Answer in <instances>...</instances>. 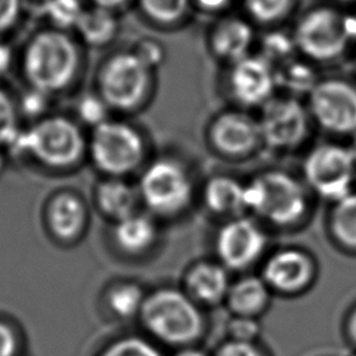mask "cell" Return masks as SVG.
I'll list each match as a JSON object with an SVG mask.
<instances>
[{"instance_id": "4dcf8cb0", "label": "cell", "mask_w": 356, "mask_h": 356, "mask_svg": "<svg viewBox=\"0 0 356 356\" xmlns=\"http://www.w3.org/2000/svg\"><path fill=\"white\" fill-rule=\"evenodd\" d=\"M293 51L298 50L292 33L289 35L284 32H270L261 39V49L259 54L267 58L274 67H278L293 58Z\"/></svg>"}, {"instance_id": "484cf974", "label": "cell", "mask_w": 356, "mask_h": 356, "mask_svg": "<svg viewBox=\"0 0 356 356\" xmlns=\"http://www.w3.org/2000/svg\"><path fill=\"white\" fill-rule=\"evenodd\" d=\"M278 88H282L286 95L299 97L300 95H309L317 83V76L306 61L291 58L286 63L275 67Z\"/></svg>"}, {"instance_id": "4316f807", "label": "cell", "mask_w": 356, "mask_h": 356, "mask_svg": "<svg viewBox=\"0 0 356 356\" xmlns=\"http://www.w3.org/2000/svg\"><path fill=\"white\" fill-rule=\"evenodd\" d=\"M142 14L159 26H175L185 21L193 0H136Z\"/></svg>"}, {"instance_id": "1f68e13d", "label": "cell", "mask_w": 356, "mask_h": 356, "mask_svg": "<svg viewBox=\"0 0 356 356\" xmlns=\"http://www.w3.org/2000/svg\"><path fill=\"white\" fill-rule=\"evenodd\" d=\"M17 102L8 92L0 88V147H6L21 131Z\"/></svg>"}, {"instance_id": "e0dca14e", "label": "cell", "mask_w": 356, "mask_h": 356, "mask_svg": "<svg viewBox=\"0 0 356 356\" xmlns=\"http://www.w3.org/2000/svg\"><path fill=\"white\" fill-rule=\"evenodd\" d=\"M44 222L49 234L64 243L82 236L88 225V207L82 197L71 191L53 195L44 207Z\"/></svg>"}, {"instance_id": "5bb4252c", "label": "cell", "mask_w": 356, "mask_h": 356, "mask_svg": "<svg viewBox=\"0 0 356 356\" xmlns=\"http://www.w3.org/2000/svg\"><path fill=\"white\" fill-rule=\"evenodd\" d=\"M316 271V261L306 250L282 248L266 259L260 275L273 292L296 295L313 284Z\"/></svg>"}, {"instance_id": "4fadbf2b", "label": "cell", "mask_w": 356, "mask_h": 356, "mask_svg": "<svg viewBox=\"0 0 356 356\" xmlns=\"http://www.w3.org/2000/svg\"><path fill=\"white\" fill-rule=\"evenodd\" d=\"M225 86L239 107L260 108L278 89L275 67L259 53H250L228 64Z\"/></svg>"}, {"instance_id": "8fae6325", "label": "cell", "mask_w": 356, "mask_h": 356, "mask_svg": "<svg viewBox=\"0 0 356 356\" xmlns=\"http://www.w3.org/2000/svg\"><path fill=\"white\" fill-rule=\"evenodd\" d=\"M313 122L324 131L352 136L356 132V83L343 78L318 79L307 95Z\"/></svg>"}, {"instance_id": "ffe728a7", "label": "cell", "mask_w": 356, "mask_h": 356, "mask_svg": "<svg viewBox=\"0 0 356 356\" xmlns=\"http://www.w3.org/2000/svg\"><path fill=\"white\" fill-rule=\"evenodd\" d=\"M93 200L99 213L113 222L140 210L136 185L125 178L104 177L95 188Z\"/></svg>"}, {"instance_id": "f35d334b", "label": "cell", "mask_w": 356, "mask_h": 356, "mask_svg": "<svg viewBox=\"0 0 356 356\" xmlns=\"http://www.w3.org/2000/svg\"><path fill=\"white\" fill-rule=\"evenodd\" d=\"M21 11L22 0H0V33L14 26Z\"/></svg>"}, {"instance_id": "9c48e42d", "label": "cell", "mask_w": 356, "mask_h": 356, "mask_svg": "<svg viewBox=\"0 0 356 356\" xmlns=\"http://www.w3.org/2000/svg\"><path fill=\"white\" fill-rule=\"evenodd\" d=\"M303 182L310 192L331 203L350 192L356 181V160L348 145L323 142L312 147L302 163Z\"/></svg>"}, {"instance_id": "d6986e66", "label": "cell", "mask_w": 356, "mask_h": 356, "mask_svg": "<svg viewBox=\"0 0 356 356\" xmlns=\"http://www.w3.org/2000/svg\"><path fill=\"white\" fill-rule=\"evenodd\" d=\"M111 239L114 246L124 254L142 256L157 243V218L146 210H138L113 222Z\"/></svg>"}, {"instance_id": "7402d4cb", "label": "cell", "mask_w": 356, "mask_h": 356, "mask_svg": "<svg viewBox=\"0 0 356 356\" xmlns=\"http://www.w3.org/2000/svg\"><path fill=\"white\" fill-rule=\"evenodd\" d=\"M271 293L261 275L246 274L231 282L225 305L232 316L259 317L268 307Z\"/></svg>"}, {"instance_id": "f1b7e54d", "label": "cell", "mask_w": 356, "mask_h": 356, "mask_svg": "<svg viewBox=\"0 0 356 356\" xmlns=\"http://www.w3.org/2000/svg\"><path fill=\"white\" fill-rule=\"evenodd\" d=\"M96 356H164L157 343L149 337L122 335L99 350Z\"/></svg>"}, {"instance_id": "2e32d148", "label": "cell", "mask_w": 356, "mask_h": 356, "mask_svg": "<svg viewBox=\"0 0 356 356\" xmlns=\"http://www.w3.org/2000/svg\"><path fill=\"white\" fill-rule=\"evenodd\" d=\"M207 44L213 56L227 64L246 57L254 44L252 21L234 14L221 15L209 28Z\"/></svg>"}, {"instance_id": "8d00e7d4", "label": "cell", "mask_w": 356, "mask_h": 356, "mask_svg": "<svg viewBox=\"0 0 356 356\" xmlns=\"http://www.w3.org/2000/svg\"><path fill=\"white\" fill-rule=\"evenodd\" d=\"M211 356H268V353L257 342L225 338Z\"/></svg>"}, {"instance_id": "d4e9b609", "label": "cell", "mask_w": 356, "mask_h": 356, "mask_svg": "<svg viewBox=\"0 0 356 356\" xmlns=\"http://www.w3.org/2000/svg\"><path fill=\"white\" fill-rule=\"evenodd\" d=\"M332 204L330 214L331 235L341 248L356 252V191Z\"/></svg>"}, {"instance_id": "277c9868", "label": "cell", "mask_w": 356, "mask_h": 356, "mask_svg": "<svg viewBox=\"0 0 356 356\" xmlns=\"http://www.w3.org/2000/svg\"><path fill=\"white\" fill-rule=\"evenodd\" d=\"M75 42L56 28L35 33L22 54V74L31 88L50 95L68 88L79 70Z\"/></svg>"}, {"instance_id": "cb8c5ba5", "label": "cell", "mask_w": 356, "mask_h": 356, "mask_svg": "<svg viewBox=\"0 0 356 356\" xmlns=\"http://www.w3.org/2000/svg\"><path fill=\"white\" fill-rule=\"evenodd\" d=\"M146 295L147 293L138 282L120 281L107 288L104 293V305L115 318H138L145 303Z\"/></svg>"}, {"instance_id": "b9f144b4", "label": "cell", "mask_w": 356, "mask_h": 356, "mask_svg": "<svg viewBox=\"0 0 356 356\" xmlns=\"http://www.w3.org/2000/svg\"><path fill=\"white\" fill-rule=\"evenodd\" d=\"M345 332H346L348 341L353 345V348L356 350V306L350 310L349 316L346 317Z\"/></svg>"}, {"instance_id": "ac0fdd59", "label": "cell", "mask_w": 356, "mask_h": 356, "mask_svg": "<svg viewBox=\"0 0 356 356\" xmlns=\"http://www.w3.org/2000/svg\"><path fill=\"white\" fill-rule=\"evenodd\" d=\"M228 271L218 260L197 261L185 273L184 289L200 306H217L231 286Z\"/></svg>"}, {"instance_id": "3957f363", "label": "cell", "mask_w": 356, "mask_h": 356, "mask_svg": "<svg viewBox=\"0 0 356 356\" xmlns=\"http://www.w3.org/2000/svg\"><path fill=\"white\" fill-rule=\"evenodd\" d=\"M310 191L306 184L284 170H267L245 182V206L273 227L291 228L309 211Z\"/></svg>"}, {"instance_id": "44dd1931", "label": "cell", "mask_w": 356, "mask_h": 356, "mask_svg": "<svg viewBox=\"0 0 356 356\" xmlns=\"http://www.w3.org/2000/svg\"><path fill=\"white\" fill-rule=\"evenodd\" d=\"M202 197L206 209L216 216L232 218L246 211L245 184L229 175L217 174L209 178Z\"/></svg>"}, {"instance_id": "30bf717a", "label": "cell", "mask_w": 356, "mask_h": 356, "mask_svg": "<svg viewBox=\"0 0 356 356\" xmlns=\"http://www.w3.org/2000/svg\"><path fill=\"white\" fill-rule=\"evenodd\" d=\"M257 121L261 143L278 152L298 149L309 136L313 122L307 104L286 93L274 95L263 104Z\"/></svg>"}, {"instance_id": "f546056e", "label": "cell", "mask_w": 356, "mask_h": 356, "mask_svg": "<svg viewBox=\"0 0 356 356\" xmlns=\"http://www.w3.org/2000/svg\"><path fill=\"white\" fill-rule=\"evenodd\" d=\"M85 8L82 0H44L42 13L53 28L65 32L75 29Z\"/></svg>"}, {"instance_id": "ee69618b", "label": "cell", "mask_w": 356, "mask_h": 356, "mask_svg": "<svg viewBox=\"0 0 356 356\" xmlns=\"http://www.w3.org/2000/svg\"><path fill=\"white\" fill-rule=\"evenodd\" d=\"M90 1H92V6H97V7H103L114 11L122 7L124 4H127L129 0H90Z\"/></svg>"}, {"instance_id": "52a82bcc", "label": "cell", "mask_w": 356, "mask_h": 356, "mask_svg": "<svg viewBox=\"0 0 356 356\" xmlns=\"http://www.w3.org/2000/svg\"><path fill=\"white\" fill-rule=\"evenodd\" d=\"M146 140L128 121L108 118L90 129L88 156L104 177L125 178L146 164Z\"/></svg>"}, {"instance_id": "e575fe53", "label": "cell", "mask_w": 356, "mask_h": 356, "mask_svg": "<svg viewBox=\"0 0 356 356\" xmlns=\"http://www.w3.org/2000/svg\"><path fill=\"white\" fill-rule=\"evenodd\" d=\"M227 338L236 341L257 342L260 337L261 325L259 317H246V316H232L227 325Z\"/></svg>"}, {"instance_id": "74e56055", "label": "cell", "mask_w": 356, "mask_h": 356, "mask_svg": "<svg viewBox=\"0 0 356 356\" xmlns=\"http://www.w3.org/2000/svg\"><path fill=\"white\" fill-rule=\"evenodd\" d=\"M21 339L17 330L0 320V356H19Z\"/></svg>"}, {"instance_id": "7dc6e473", "label": "cell", "mask_w": 356, "mask_h": 356, "mask_svg": "<svg viewBox=\"0 0 356 356\" xmlns=\"http://www.w3.org/2000/svg\"><path fill=\"white\" fill-rule=\"evenodd\" d=\"M350 356H356V350H355V352H353Z\"/></svg>"}, {"instance_id": "d590c367", "label": "cell", "mask_w": 356, "mask_h": 356, "mask_svg": "<svg viewBox=\"0 0 356 356\" xmlns=\"http://www.w3.org/2000/svg\"><path fill=\"white\" fill-rule=\"evenodd\" d=\"M132 51L153 71L157 70L165 60V50L164 46L152 38H142L139 39Z\"/></svg>"}, {"instance_id": "7bdbcfd3", "label": "cell", "mask_w": 356, "mask_h": 356, "mask_svg": "<svg viewBox=\"0 0 356 356\" xmlns=\"http://www.w3.org/2000/svg\"><path fill=\"white\" fill-rule=\"evenodd\" d=\"M171 356H211V355H209L206 350H203L197 345H192V346H184V348L175 349Z\"/></svg>"}, {"instance_id": "ba28073f", "label": "cell", "mask_w": 356, "mask_h": 356, "mask_svg": "<svg viewBox=\"0 0 356 356\" xmlns=\"http://www.w3.org/2000/svg\"><path fill=\"white\" fill-rule=\"evenodd\" d=\"M153 86V70L132 50L108 57L99 70L97 93L111 111L131 113L142 107Z\"/></svg>"}, {"instance_id": "5b68a950", "label": "cell", "mask_w": 356, "mask_h": 356, "mask_svg": "<svg viewBox=\"0 0 356 356\" xmlns=\"http://www.w3.org/2000/svg\"><path fill=\"white\" fill-rule=\"evenodd\" d=\"M292 38L307 61L330 63L342 57L356 39V17L337 6L320 4L296 21Z\"/></svg>"}, {"instance_id": "60d3db41", "label": "cell", "mask_w": 356, "mask_h": 356, "mask_svg": "<svg viewBox=\"0 0 356 356\" xmlns=\"http://www.w3.org/2000/svg\"><path fill=\"white\" fill-rule=\"evenodd\" d=\"M13 64V51L8 44L0 42V76L8 72Z\"/></svg>"}, {"instance_id": "ab89813d", "label": "cell", "mask_w": 356, "mask_h": 356, "mask_svg": "<svg viewBox=\"0 0 356 356\" xmlns=\"http://www.w3.org/2000/svg\"><path fill=\"white\" fill-rule=\"evenodd\" d=\"M231 0H193V6L206 13H220L229 4Z\"/></svg>"}, {"instance_id": "f6af8a7d", "label": "cell", "mask_w": 356, "mask_h": 356, "mask_svg": "<svg viewBox=\"0 0 356 356\" xmlns=\"http://www.w3.org/2000/svg\"><path fill=\"white\" fill-rule=\"evenodd\" d=\"M7 160H8V157H7L6 150L3 147H0V175H1V172L4 171V168L7 165Z\"/></svg>"}, {"instance_id": "836d02e7", "label": "cell", "mask_w": 356, "mask_h": 356, "mask_svg": "<svg viewBox=\"0 0 356 356\" xmlns=\"http://www.w3.org/2000/svg\"><path fill=\"white\" fill-rule=\"evenodd\" d=\"M51 97L53 95L29 86L28 90L22 92V95L17 100L19 115L32 120L33 122L49 115L51 107Z\"/></svg>"}, {"instance_id": "83f0119b", "label": "cell", "mask_w": 356, "mask_h": 356, "mask_svg": "<svg viewBox=\"0 0 356 356\" xmlns=\"http://www.w3.org/2000/svg\"><path fill=\"white\" fill-rule=\"evenodd\" d=\"M296 0H242L246 17L260 25L271 26L285 19Z\"/></svg>"}, {"instance_id": "7a4b0ae2", "label": "cell", "mask_w": 356, "mask_h": 356, "mask_svg": "<svg viewBox=\"0 0 356 356\" xmlns=\"http://www.w3.org/2000/svg\"><path fill=\"white\" fill-rule=\"evenodd\" d=\"M138 318L146 337L174 350L197 345L206 332L202 306L184 288L161 286L149 292Z\"/></svg>"}, {"instance_id": "603a6c76", "label": "cell", "mask_w": 356, "mask_h": 356, "mask_svg": "<svg viewBox=\"0 0 356 356\" xmlns=\"http://www.w3.org/2000/svg\"><path fill=\"white\" fill-rule=\"evenodd\" d=\"M120 29V22L113 10L92 6L82 13L75 31L81 40L89 47H104L110 44Z\"/></svg>"}, {"instance_id": "9a60e30c", "label": "cell", "mask_w": 356, "mask_h": 356, "mask_svg": "<svg viewBox=\"0 0 356 356\" xmlns=\"http://www.w3.org/2000/svg\"><path fill=\"white\" fill-rule=\"evenodd\" d=\"M209 140L225 157H246L261 143L259 121L245 110L222 111L209 127Z\"/></svg>"}, {"instance_id": "d6a6232c", "label": "cell", "mask_w": 356, "mask_h": 356, "mask_svg": "<svg viewBox=\"0 0 356 356\" xmlns=\"http://www.w3.org/2000/svg\"><path fill=\"white\" fill-rule=\"evenodd\" d=\"M75 111L78 121L81 124L90 127V129L108 120L111 113L110 107L106 104V102L100 97L99 93L83 95L78 100Z\"/></svg>"}, {"instance_id": "bcb514c9", "label": "cell", "mask_w": 356, "mask_h": 356, "mask_svg": "<svg viewBox=\"0 0 356 356\" xmlns=\"http://www.w3.org/2000/svg\"><path fill=\"white\" fill-rule=\"evenodd\" d=\"M348 147H349V150H350L353 159L356 160V132L350 136V140H349V143H348Z\"/></svg>"}, {"instance_id": "7c38bea8", "label": "cell", "mask_w": 356, "mask_h": 356, "mask_svg": "<svg viewBox=\"0 0 356 356\" xmlns=\"http://www.w3.org/2000/svg\"><path fill=\"white\" fill-rule=\"evenodd\" d=\"M267 248V235L261 225L250 216L227 218L217 229L214 252L217 260L227 268L243 271L252 267Z\"/></svg>"}, {"instance_id": "6da1fadb", "label": "cell", "mask_w": 356, "mask_h": 356, "mask_svg": "<svg viewBox=\"0 0 356 356\" xmlns=\"http://www.w3.org/2000/svg\"><path fill=\"white\" fill-rule=\"evenodd\" d=\"M4 150L8 160H32L50 171H68L88 154V139L76 120L49 114L21 128Z\"/></svg>"}, {"instance_id": "8992f818", "label": "cell", "mask_w": 356, "mask_h": 356, "mask_svg": "<svg viewBox=\"0 0 356 356\" xmlns=\"http://www.w3.org/2000/svg\"><path fill=\"white\" fill-rule=\"evenodd\" d=\"M140 204L156 218L181 216L192 203L195 182L184 161L159 156L146 161L136 182Z\"/></svg>"}]
</instances>
